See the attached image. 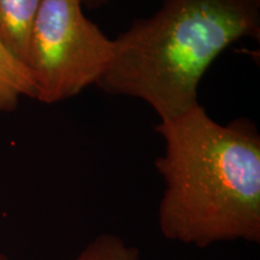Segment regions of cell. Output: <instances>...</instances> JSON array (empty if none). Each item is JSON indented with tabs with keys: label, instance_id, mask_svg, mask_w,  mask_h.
Wrapping results in <instances>:
<instances>
[{
	"label": "cell",
	"instance_id": "cell-4",
	"mask_svg": "<svg viewBox=\"0 0 260 260\" xmlns=\"http://www.w3.org/2000/svg\"><path fill=\"white\" fill-rule=\"evenodd\" d=\"M41 3L42 0H0V41L24 65Z\"/></svg>",
	"mask_w": 260,
	"mask_h": 260
},
{
	"label": "cell",
	"instance_id": "cell-3",
	"mask_svg": "<svg viewBox=\"0 0 260 260\" xmlns=\"http://www.w3.org/2000/svg\"><path fill=\"white\" fill-rule=\"evenodd\" d=\"M82 8V0H42L25 64L39 102L56 104L77 95L96 84L109 68L113 40Z\"/></svg>",
	"mask_w": 260,
	"mask_h": 260
},
{
	"label": "cell",
	"instance_id": "cell-1",
	"mask_svg": "<svg viewBox=\"0 0 260 260\" xmlns=\"http://www.w3.org/2000/svg\"><path fill=\"white\" fill-rule=\"evenodd\" d=\"M155 167L164 180L158 225L170 241L206 248L260 242V138L246 122L223 125L200 104L160 121Z\"/></svg>",
	"mask_w": 260,
	"mask_h": 260
},
{
	"label": "cell",
	"instance_id": "cell-7",
	"mask_svg": "<svg viewBox=\"0 0 260 260\" xmlns=\"http://www.w3.org/2000/svg\"><path fill=\"white\" fill-rule=\"evenodd\" d=\"M110 2L111 0H82V4L89 9H98L107 5Z\"/></svg>",
	"mask_w": 260,
	"mask_h": 260
},
{
	"label": "cell",
	"instance_id": "cell-2",
	"mask_svg": "<svg viewBox=\"0 0 260 260\" xmlns=\"http://www.w3.org/2000/svg\"><path fill=\"white\" fill-rule=\"evenodd\" d=\"M260 0H162L113 39L109 68L96 86L138 98L160 121L198 105V87L233 42L259 38Z\"/></svg>",
	"mask_w": 260,
	"mask_h": 260
},
{
	"label": "cell",
	"instance_id": "cell-8",
	"mask_svg": "<svg viewBox=\"0 0 260 260\" xmlns=\"http://www.w3.org/2000/svg\"><path fill=\"white\" fill-rule=\"evenodd\" d=\"M0 260H10L8 256L6 255H4V254H2V253H0Z\"/></svg>",
	"mask_w": 260,
	"mask_h": 260
},
{
	"label": "cell",
	"instance_id": "cell-5",
	"mask_svg": "<svg viewBox=\"0 0 260 260\" xmlns=\"http://www.w3.org/2000/svg\"><path fill=\"white\" fill-rule=\"evenodd\" d=\"M22 96L35 98V84L28 68L0 41V111H14Z\"/></svg>",
	"mask_w": 260,
	"mask_h": 260
},
{
	"label": "cell",
	"instance_id": "cell-6",
	"mask_svg": "<svg viewBox=\"0 0 260 260\" xmlns=\"http://www.w3.org/2000/svg\"><path fill=\"white\" fill-rule=\"evenodd\" d=\"M73 260H140V249L113 234H100Z\"/></svg>",
	"mask_w": 260,
	"mask_h": 260
}]
</instances>
